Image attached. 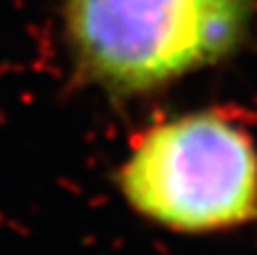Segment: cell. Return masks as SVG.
Returning a JSON list of instances; mask_svg holds the SVG:
<instances>
[{
  "label": "cell",
  "mask_w": 257,
  "mask_h": 255,
  "mask_svg": "<svg viewBox=\"0 0 257 255\" xmlns=\"http://www.w3.org/2000/svg\"><path fill=\"white\" fill-rule=\"evenodd\" d=\"M59 21L72 79L126 104L244 52L257 0H59Z\"/></svg>",
  "instance_id": "1"
},
{
  "label": "cell",
  "mask_w": 257,
  "mask_h": 255,
  "mask_svg": "<svg viewBox=\"0 0 257 255\" xmlns=\"http://www.w3.org/2000/svg\"><path fill=\"white\" fill-rule=\"evenodd\" d=\"M115 188L136 217L174 235L257 224V138L235 111L172 113L131 136Z\"/></svg>",
  "instance_id": "2"
}]
</instances>
